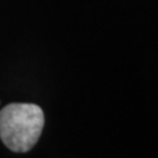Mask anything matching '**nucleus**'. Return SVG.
<instances>
[{"mask_svg": "<svg viewBox=\"0 0 158 158\" xmlns=\"http://www.w3.org/2000/svg\"><path fill=\"white\" fill-rule=\"evenodd\" d=\"M44 123V112L38 106L12 103L0 111V138L12 152L25 153L38 141Z\"/></svg>", "mask_w": 158, "mask_h": 158, "instance_id": "obj_1", "label": "nucleus"}]
</instances>
